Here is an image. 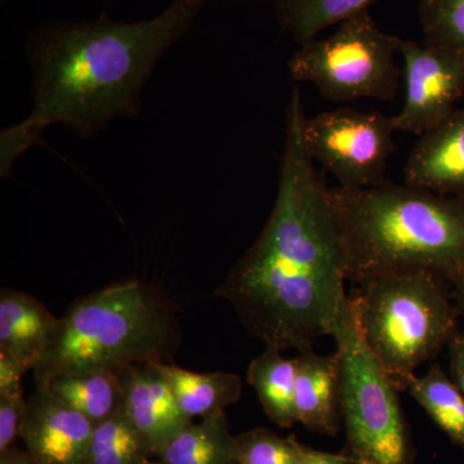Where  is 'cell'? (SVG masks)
<instances>
[{
  "instance_id": "obj_1",
  "label": "cell",
  "mask_w": 464,
  "mask_h": 464,
  "mask_svg": "<svg viewBox=\"0 0 464 464\" xmlns=\"http://www.w3.org/2000/svg\"><path fill=\"white\" fill-rule=\"evenodd\" d=\"M304 118L295 88L273 213L216 292L252 337L299 353L313 351L319 338L333 337L348 301L343 240L329 190L304 145Z\"/></svg>"
},
{
  "instance_id": "obj_2",
  "label": "cell",
  "mask_w": 464,
  "mask_h": 464,
  "mask_svg": "<svg viewBox=\"0 0 464 464\" xmlns=\"http://www.w3.org/2000/svg\"><path fill=\"white\" fill-rule=\"evenodd\" d=\"M206 3L174 0L160 16L142 23L100 18L39 32L32 47L34 109L2 134L3 176L52 124L88 137L116 118L137 114L159 58L190 29Z\"/></svg>"
},
{
  "instance_id": "obj_3",
  "label": "cell",
  "mask_w": 464,
  "mask_h": 464,
  "mask_svg": "<svg viewBox=\"0 0 464 464\" xmlns=\"http://www.w3.org/2000/svg\"><path fill=\"white\" fill-rule=\"evenodd\" d=\"M343 240L347 280L422 270L464 282V198L384 182L328 191Z\"/></svg>"
},
{
  "instance_id": "obj_4",
  "label": "cell",
  "mask_w": 464,
  "mask_h": 464,
  "mask_svg": "<svg viewBox=\"0 0 464 464\" xmlns=\"http://www.w3.org/2000/svg\"><path fill=\"white\" fill-rule=\"evenodd\" d=\"M179 341L163 299L137 280L114 284L78 299L61 317L56 340L34 369L35 387L70 372L166 362Z\"/></svg>"
},
{
  "instance_id": "obj_5",
  "label": "cell",
  "mask_w": 464,
  "mask_h": 464,
  "mask_svg": "<svg viewBox=\"0 0 464 464\" xmlns=\"http://www.w3.org/2000/svg\"><path fill=\"white\" fill-rule=\"evenodd\" d=\"M348 298L366 344L396 387L458 334L445 282L427 271L366 277Z\"/></svg>"
},
{
  "instance_id": "obj_6",
  "label": "cell",
  "mask_w": 464,
  "mask_h": 464,
  "mask_svg": "<svg viewBox=\"0 0 464 464\" xmlns=\"http://www.w3.org/2000/svg\"><path fill=\"white\" fill-rule=\"evenodd\" d=\"M333 338L340 362L344 453L355 464H413L414 449L400 391L366 344L350 298Z\"/></svg>"
},
{
  "instance_id": "obj_7",
  "label": "cell",
  "mask_w": 464,
  "mask_h": 464,
  "mask_svg": "<svg viewBox=\"0 0 464 464\" xmlns=\"http://www.w3.org/2000/svg\"><path fill=\"white\" fill-rule=\"evenodd\" d=\"M401 39L384 33L368 12L348 18L328 38L304 43L289 60L290 76L315 85L324 99L391 101L400 90L396 52Z\"/></svg>"
},
{
  "instance_id": "obj_8",
  "label": "cell",
  "mask_w": 464,
  "mask_h": 464,
  "mask_svg": "<svg viewBox=\"0 0 464 464\" xmlns=\"http://www.w3.org/2000/svg\"><path fill=\"white\" fill-rule=\"evenodd\" d=\"M392 116L378 111L341 108L304 118V145L343 188H371L386 182L395 151Z\"/></svg>"
},
{
  "instance_id": "obj_9",
  "label": "cell",
  "mask_w": 464,
  "mask_h": 464,
  "mask_svg": "<svg viewBox=\"0 0 464 464\" xmlns=\"http://www.w3.org/2000/svg\"><path fill=\"white\" fill-rule=\"evenodd\" d=\"M404 105L392 116L396 130L420 134L432 130L454 111L464 93V54L401 41Z\"/></svg>"
},
{
  "instance_id": "obj_10",
  "label": "cell",
  "mask_w": 464,
  "mask_h": 464,
  "mask_svg": "<svg viewBox=\"0 0 464 464\" xmlns=\"http://www.w3.org/2000/svg\"><path fill=\"white\" fill-rule=\"evenodd\" d=\"M20 438L41 464H84L94 423L81 411L35 389Z\"/></svg>"
},
{
  "instance_id": "obj_11",
  "label": "cell",
  "mask_w": 464,
  "mask_h": 464,
  "mask_svg": "<svg viewBox=\"0 0 464 464\" xmlns=\"http://www.w3.org/2000/svg\"><path fill=\"white\" fill-rule=\"evenodd\" d=\"M123 411L154 450L160 453L192 420L182 413L157 362L133 364L119 371Z\"/></svg>"
},
{
  "instance_id": "obj_12",
  "label": "cell",
  "mask_w": 464,
  "mask_h": 464,
  "mask_svg": "<svg viewBox=\"0 0 464 464\" xmlns=\"http://www.w3.org/2000/svg\"><path fill=\"white\" fill-rule=\"evenodd\" d=\"M406 185L464 198V108L420 136L404 168Z\"/></svg>"
},
{
  "instance_id": "obj_13",
  "label": "cell",
  "mask_w": 464,
  "mask_h": 464,
  "mask_svg": "<svg viewBox=\"0 0 464 464\" xmlns=\"http://www.w3.org/2000/svg\"><path fill=\"white\" fill-rule=\"evenodd\" d=\"M61 319L38 299L3 288L0 292V353L34 371L56 340Z\"/></svg>"
},
{
  "instance_id": "obj_14",
  "label": "cell",
  "mask_w": 464,
  "mask_h": 464,
  "mask_svg": "<svg viewBox=\"0 0 464 464\" xmlns=\"http://www.w3.org/2000/svg\"><path fill=\"white\" fill-rule=\"evenodd\" d=\"M295 411L297 423L310 431L334 436L340 432V362L337 353H299Z\"/></svg>"
},
{
  "instance_id": "obj_15",
  "label": "cell",
  "mask_w": 464,
  "mask_h": 464,
  "mask_svg": "<svg viewBox=\"0 0 464 464\" xmlns=\"http://www.w3.org/2000/svg\"><path fill=\"white\" fill-rule=\"evenodd\" d=\"M157 365L169 383L182 413L190 420L222 413L239 401L243 393V381L237 374L194 373L169 362Z\"/></svg>"
},
{
  "instance_id": "obj_16",
  "label": "cell",
  "mask_w": 464,
  "mask_h": 464,
  "mask_svg": "<svg viewBox=\"0 0 464 464\" xmlns=\"http://www.w3.org/2000/svg\"><path fill=\"white\" fill-rule=\"evenodd\" d=\"M35 389L47 390L94 424L108 420L123 408V387L119 372H70L54 375Z\"/></svg>"
},
{
  "instance_id": "obj_17",
  "label": "cell",
  "mask_w": 464,
  "mask_h": 464,
  "mask_svg": "<svg viewBox=\"0 0 464 464\" xmlns=\"http://www.w3.org/2000/svg\"><path fill=\"white\" fill-rule=\"evenodd\" d=\"M159 464H234L235 436L225 411L188 423L158 454Z\"/></svg>"
},
{
  "instance_id": "obj_18",
  "label": "cell",
  "mask_w": 464,
  "mask_h": 464,
  "mask_svg": "<svg viewBox=\"0 0 464 464\" xmlns=\"http://www.w3.org/2000/svg\"><path fill=\"white\" fill-rule=\"evenodd\" d=\"M250 386L257 391L265 413L277 426L289 429L297 423L295 411L297 360L283 356V351L266 346L248 368Z\"/></svg>"
},
{
  "instance_id": "obj_19",
  "label": "cell",
  "mask_w": 464,
  "mask_h": 464,
  "mask_svg": "<svg viewBox=\"0 0 464 464\" xmlns=\"http://www.w3.org/2000/svg\"><path fill=\"white\" fill-rule=\"evenodd\" d=\"M398 389L411 393L436 426L464 450V396L439 365L420 377L402 378Z\"/></svg>"
},
{
  "instance_id": "obj_20",
  "label": "cell",
  "mask_w": 464,
  "mask_h": 464,
  "mask_svg": "<svg viewBox=\"0 0 464 464\" xmlns=\"http://www.w3.org/2000/svg\"><path fill=\"white\" fill-rule=\"evenodd\" d=\"M377 0H275V12L284 32L304 44L326 27L368 12Z\"/></svg>"
},
{
  "instance_id": "obj_21",
  "label": "cell",
  "mask_w": 464,
  "mask_h": 464,
  "mask_svg": "<svg viewBox=\"0 0 464 464\" xmlns=\"http://www.w3.org/2000/svg\"><path fill=\"white\" fill-rule=\"evenodd\" d=\"M155 453L123 408L94 424L84 464H148Z\"/></svg>"
},
{
  "instance_id": "obj_22",
  "label": "cell",
  "mask_w": 464,
  "mask_h": 464,
  "mask_svg": "<svg viewBox=\"0 0 464 464\" xmlns=\"http://www.w3.org/2000/svg\"><path fill=\"white\" fill-rule=\"evenodd\" d=\"M418 16L427 44L464 54V0H420Z\"/></svg>"
},
{
  "instance_id": "obj_23",
  "label": "cell",
  "mask_w": 464,
  "mask_h": 464,
  "mask_svg": "<svg viewBox=\"0 0 464 464\" xmlns=\"http://www.w3.org/2000/svg\"><path fill=\"white\" fill-rule=\"evenodd\" d=\"M298 440L282 438L267 429H255L235 436L237 464H295Z\"/></svg>"
},
{
  "instance_id": "obj_24",
  "label": "cell",
  "mask_w": 464,
  "mask_h": 464,
  "mask_svg": "<svg viewBox=\"0 0 464 464\" xmlns=\"http://www.w3.org/2000/svg\"><path fill=\"white\" fill-rule=\"evenodd\" d=\"M29 408L24 399L23 391L0 395V451L11 448L14 440L20 438Z\"/></svg>"
},
{
  "instance_id": "obj_25",
  "label": "cell",
  "mask_w": 464,
  "mask_h": 464,
  "mask_svg": "<svg viewBox=\"0 0 464 464\" xmlns=\"http://www.w3.org/2000/svg\"><path fill=\"white\" fill-rule=\"evenodd\" d=\"M27 373L23 365L12 357L0 353V395L18 392L21 389L23 375Z\"/></svg>"
},
{
  "instance_id": "obj_26",
  "label": "cell",
  "mask_w": 464,
  "mask_h": 464,
  "mask_svg": "<svg viewBox=\"0 0 464 464\" xmlns=\"http://www.w3.org/2000/svg\"><path fill=\"white\" fill-rule=\"evenodd\" d=\"M295 464H355L347 453H328L297 442Z\"/></svg>"
},
{
  "instance_id": "obj_27",
  "label": "cell",
  "mask_w": 464,
  "mask_h": 464,
  "mask_svg": "<svg viewBox=\"0 0 464 464\" xmlns=\"http://www.w3.org/2000/svg\"><path fill=\"white\" fill-rule=\"evenodd\" d=\"M451 381L464 396V335L457 334L449 342Z\"/></svg>"
},
{
  "instance_id": "obj_28",
  "label": "cell",
  "mask_w": 464,
  "mask_h": 464,
  "mask_svg": "<svg viewBox=\"0 0 464 464\" xmlns=\"http://www.w3.org/2000/svg\"><path fill=\"white\" fill-rule=\"evenodd\" d=\"M0 464H41L27 450H21L12 445L0 451Z\"/></svg>"
},
{
  "instance_id": "obj_29",
  "label": "cell",
  "mask_w": 464,
  "mask_h": 464,
  "mask_svg": "<svg viewBox=\"0 0 464 464\" xmlns=\"http://www.w3.org/2000/svg\"><path fill=\"white\" fill-rule=\"evenodd\" d=\"M456 289H457L458 304H459V308H460V310H462V313L464 315V282L462 284H459V285H457Z\"/></svg>"
},
{
  "instance_id": "obj_30",
  "label": "cell",
  "mask_w": 464,
  "mask_h": 464,
  "mask_svg": "<svg viewBox=\"0 0 464 464\" xmlns=\"http://www.w3.org/2000/svg\"><path fill=\"white\" fill-rule=\"evenodd\" d=\"M148 464H159V463H158V460H151V462H150Z\"/></svg>"
},
{
  "instance_id": "obj_31",
  "label": "cell",
  "mask_w": 464,
  "mask_h": 464,
  "mask_svg": "<svg viewBox=\"0 0 464 464\" xmlns=\"http://www.w3.org/2000/svg\"><path fill=\"white\" fill-rule=\"evenodd\" d=\"M234 464H237V463H234Z\"/></svg>"
}]
</instances>
